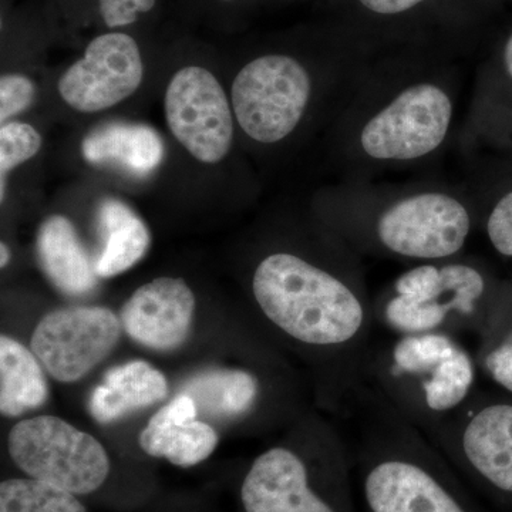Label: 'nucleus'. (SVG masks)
Listing matches in <instances>:
<instances>
[{
  "mask_svg": "<svg viewBox=\"0 0 512 512\" xmlns=\"http://www.w3.org/2000/svg\"><path fill=\"white\" fill-rule=\"evenodd\" d=\"M454 103L440 84L404 87L363 123L359 147L367 158L406 163L439 150L450 131Z\"/></svg>",
  "mask_w": 512,
  "mask_h": 512,
  "instance_id": "9d476101",
  "label": "nucleus"
},
{
  "mask_svg": "<svg viewBox=\"0 0 512 512\" xmlns=\"http://www.w3.org/2000/svg\"><path fill=\"white\" fill-rule=\"evenodd\" d=\"M35 84L29 77L9 73L0 79V121L8 123L12 117L29 109L35 99Z\"/></svg>",
  "mask_w": 512,
  "mask_h": 512,
  "instance_id": "393cba45",
  "label": "nucleus"
},
{
  "mask_svg": "<svg viewBox=\"0 0 512 512\" xmlns=\"http://www.w3.org/2000/svg\"><path fill=\"white\" fill-rule=\"evenodd\" d=\"M197 414L194 399L185 393L178 394L141 431V450L177 467H194L207 460L220 437L210 424L197 421Z\"/></svg>",
  "mask_w": 512,
  "mask_h": 512,
  "instance_id": "2eb2a0df",
  "label": "nucleus"
},
{
  "mask_svg": "<svg viewBox=\"0 0 512 512\" xmlns=\"http://www.w3.org/2000/svg\"><path fill=\"white\" fill-rule=\"evenodd\" d=\"M97 228L103 248L96 259L99 278H113L137 265L151 245L146 222L126 202L106 198L97 211Z\"/></svg>",
  "mask_w": 512,
  "mask_h": 512,
  "instance_id": "6ab92c4d",
  "label": "nucleus"
},
{
  "mask_svg": "<svg viewBox=\"0 0 512 512\" xmlns=\"http://www.w3.org/2000/svg\"><path fill=\"white\" fill-rule=\"evenodd\" d=\"M9 456L25 477L83 498L107 484L111 460L89 433L55 416L19 421L10 431Z\"/></svg>",
  "mask_w": 512,
  "mask_h": 512,
  "instance_id": "6e6552de",
  "label": "nucleus"
},
{
  "mask_svg": "<svg viewBox=\"0 0 512 512\" xmlns=\"http://www.w3.org/2000/svg\"><path fill=\"white\" fill-rule=\"evenodd\" d=\"M490 278L474 262H424L403 272L373 302L375 320L394 335L480 332L493 315Z\"/></svg>",
  "mask_w": 512,
  "mask_h": 512,
  "instance_id": "39448f33",
  "label": "nucleus"
},
{
  "mask_svg": "<svg viewBox=\"0 0 512 512\" xmlns=\"http://www.w3.org/2000/svg\"><path fill=\"white\" fill-rule=\"evenodd\" d=\"M0 255H2V258H0V266L5 268V266L8 265L10 261V249L8 245L5 244V242L0 244Z\"/></svg>",
  "mask_w": 512,
  "mask_h": 512,
  "instance_id": "c756f323",
  "label": "nucleus"
},
{
  "mask_svg": "<svg viewBox=\"0 0 512 512\" xmlns=\"http://www.w3.org/2000/svg\"><path fill=\"white\" fill-rule=\"evenodd\" d=\"M183 393L197 409L217 419H244L254 413L262 397L261 379L245 369H210L191 377Z\"/></svg>",
  "mask_w": 512,
  "mask_h": 512,
  "instance_id": "aec40b11",
  "label": "nucleus"
},
{
  "mask_svg": "<svg viewBox=\"0 0 512 512\" xmlns=\"http://www.w3.org/2000/svg\"><path fill=\"white\" fill-rule=\"evenodd\" d=\"M313 92L308 69L284 53L255 57L232 83V109L239 127L259 144L281 143L298 128Z\"/></svg>",
  "mask_w": 512,
  "mask_h": 512,
  "instance_id": "1a4fd4ad",
  "label": "nucleus"
},
{
  "mask_svg": "<svg viewBox=\"0 0 512 512\" xmlns=\"http://www.w3.org/2000/svg\"><path fill=\"white\" fill-rule=\"evenodd\" d=\"M252 295L266 322L319 360L325 404L350 416L372 355L373 301L345 241L328 261L292 251L264 256Z\"/></svg>",
  "mask_w": 512,
  "mask_h": 512,
  "instance_id": "f257e3e1",
  "label": "nucleus"
},
{
  "mask_svg": "<svg viewBox=\"0 0 512 512\" xmlns=\"http://www.w3.org/2000/svg\"><path fill=\"white\" fill-rule=\"evenodd\" d=\"M82 154L87 163L113 165L146 177L163 163V138L144 124L107 123L84 137Z\"/></svg>",
  "mask_w": 512,
  "mask_h": 512,
  "instance_id": "f3484780",
  "label": "nucleus"
},
{
  "mask_svg": "<svg viewBox=\"0 0 512 512\" xmlns=\"http://www.w3.org/2000/svg\"><path fill=\"white\" fill-rule=\"evenodd\" d=\"M503 67L505 77H507L508 82L512 83V33L504 46Z\"/></svg>",
  "mask_w": 512,
  "mask_h": 512,
  "instance_id": "c85d7f7f",
  "label": "nucleus"
},
{
  "mask_svg": "<svg viewBox=\"0 0 512 512\" xmlns=\"http://www.w3.org/2000/svg\"><path fill=\"white\" fill-rule=\"evenodd\" d=\"M49 399L45 373L30 352L18 340L0 338V413L19 417L39 409Z\"/></svg>",
  "mask_w": 512,
  "mask_h": 512,
  "instance_id": "412c9836",
  "label": "nucleus"
},
{
  "mask_svg": "<svg viewBox=\"0 0 512 512\" xmlns=\"http://www.w3.org/2000/svg\"><path fill=\"white\" fill-rule=\"evenodd\" d=\"M167 393V379L160 370L133 360L107 370L104 382L90 394L89 410L94 420L109 424L161 402Z\"/></svg>",
  "mask_w": 512,
  "mask_h": 512,
  "instance_id": "a211bd4d",
  "label": "nucleus"
},
{
  "mask_svg": "<svg viewBox=\"0 0 512 512\" xmlns=\"http://www.w3.org/2000/svg\"><path fill=\"white\" fill-rule=\"evenodd\" d=\"M157 0H97V9L104 25L120 30L134 25L141 16L154 10Z\"/></svg>",
  "mask_w": 512,
  "mask_h": 512,
  "instance_id": "bb28decb",
  "label": "nucleus"
},
{
  "mask_svg": "<svg viewBox=\"0 0 512 512\" xmlns=\"http://www.w3.org/2000/svg\"><path fill=\"white\" fill-rule=\"evenodd\" d=\"M349 447L325 423L309 436L268 448L239 487L242 512H360Z\"/></svg>",
  "mask_w": 512,
  "mask_h": 512,
  "instance_id": "7ed1b4c3",
  "label": "nucleus"
},
{
  "mask_svg": "<svg viewBox=\"0 0 512 512\" xmlns=\"http://www.w3.org/2000/svg\"><path fill=\"white\" fill-rule=\"evenodd\" d=\"M349 417L359 421L352 454L362 512H485L439 448L365 384Z\"/></svg>",
  "mask_w": 512,
  "mask_h": 512,
  "instance_id": "f03ea898",
  "label": "nucleus"
},
{
  "mask_svg": "<svg viewBox=\"0 0 512 512\" xmlns=\"http://www.w3.org/2000/svg\"><path fill=\"white\" fill-rule=\"evenodd\" d=\"M36 249L40 268L64 295L83 296L96 289V261L66 217L52 215L40 225Z\"/></svg>",
  "mask_w": 512,
  "mask_h": 512,
  "instance_id": "dca6fc26",
  "label": "nucleus"
},
{
  "mask_svg": "<svg viewBox=\"0 0 512 512\" xmlns=\"http://www.w3.org/2000/svg\"><path fill=\"white\" fill-rule=\"evenodd\" d=\"M480 333L478 365L494 383L512 393V323L503 325L491 315Z\"/></svg>",
  "mask_w": 512,
  "mask_h": 512,
  "instance_id": "5701e85b",
  "label": "nucleus"
},
{
  "mask_svg": "<svg viewBox=\"0 0 512 512\" xmlns=\"http://www.w3.org/2000/svg\"><path fill=\"white\" fill-rule=\"evenodd\" d=\"M121 320L104 306H73L47 313L33 332L32 352L62 383L83 379L119 343Z\"/></svg>",
  "mask_w": 512,
  "mask_h": 512,
  "instance_id": "f8f14e48",
  "label": "nucleus"
},
{
  "mask_svg": "<svg viewBox=\"0 0 512 512\" xmlns=\"http://www.w3.org/2000/svg\"><path fill=\"white\" fill-rule=\"evenodd\" d=\"M485 231L495 251L512 258V190L495 201L485 222Z\"/></svg>",
  "mask_w": 512,
  "mask_h": 512,
  "instance_id": "a878e982",
  "label": "nucleus"
},
{
  "mask_svg": "<svg viewBox=\"0 0 512 512\" xmlns=\"http://www.w3.org/2000/svg\"><path fill=\"white\" fill-rule=\"evenodd\" d=\"M338 227L353 251L424 264L460 255L473 231V214L454 195L424 191L403 195L375 211H348Z\"/></svg>",
  "mask_w": 512,
  "mask_h": 512,
  "instance_id": "423d86ee",
  "label": "nucleus"
},
{
  "mask_svg": "<svg viewBox=\"0 0 512 512\" xmlns=\"http://www.w3.org/2000/svg\"><path fill=\"white\" fill-rule=\"evenodd\" d=\"M195 295L184 279L158 278L140 286L120 312L131 339L158 352L180 348L190 333Z\"/></svg>",
  "mask_w": 512,
  "mask_h": 512,
  "instance_id": "4468645a",
  "label": "nucleus"
},
{
  "mask_svg": "<svg viewBox=\"0 0 512 512\" xmlns=\"http://www.w3.org/2000/svg\"><path fill=\"white\" fill-rule=\"evenodd\" d=\"M0 512H87V508L69 491L23 476L0 484Z\"/></svg>",
  "mask_w": 512,
  "mask_h": 512,
  "instance_id": "4be33fe9",
  "label": "nucleus"
},
{
  "mask_svg": "<svg viewBox=\"0 0 512 512\" xmlns=\"http://www.w3.org/2000/svg\"><path fill=\"white\" fill-rule=\"evenodd\" d=\"M424 434L468 487L512 512V403L474 393Z\"/></svg>",
  "mask_w": 512,
  "mask_h": 512,
  "instance_id": "0eeeda50",
  "label": "nucleus"
},
{
  "mask_svg": "<svg viewBox=\"0 0 512 512\" xmlns=\"http://www.w3.org/2000/svg\"><path fill=\"white\" fill-rule=\"evenodd\" d=\"M222 5H231V3L237 2V0H218Z\"/></svg>",
  "mask_w": 512,
  "mask_h": 512,
  "instance_id": "7c9ffc66",
  "label": "nucleus"
},
{
  "mask_svg": "<svg viewBox=\"0 0 512 512\" xmlns=\"http://www.w3.org/2000/svg\"><path fill=\"white\" fill-rule=\"evenodd\" d=\"M144 79V62L137 40L120 30L90 40L82 59L59 80V94L80 113L111 109L137 92Z\"/></svg>",
  "mask_w": 512,
  "mask_h": 512,
  "instance_id": "ddd939ff",
  "label": "nucleus"
},
{
  "mask_svg": "<svg viewBox=\"0 0 512 512\" xmlns=\"http://www.w3.org/2000/svg\"><path fill=\"white\" fill-rule=\"evenodd\" d=\"M359 2L377 15H399L416 8L426 0H359Z\"/></svg>",
  "mask_w": 512,
  "mask_h": 512,
  "instance_id": "cd10ccee",
  "label": "nucleus"
},
{
  "mask_svg": "<svg viewBox=\"0 0 512 512\" xmlns=\"http://www.w3.org/2000/svg\"><path fill=\"white\" fill-rule=\"evenodd\" d=\"M42 148V137L35 127L10 121L0 128V200L5 201L6 181L16 167L36 156Z\"/></svg>",
  "mask_w": 512,
  "mask_h": 512,
  "instance_id": "b1692460",
  "label": "nucleus"
},
{
  "mask_svg": "<svg viewBox=\"0 0 512 512\" xmlns=\"http://www.w3.org/2000/svg\"><path fill=\"white\" fill-rule=\"evenodd\" d=\"M164 110L171 133L195 160L218 164L228 156L234 116L210 70L195 64L178 70L165 90Z\"/></svg>",
  "mask_w": 512,
  "mask_h": 512,
  "instance_id": "9b49d317",
  "label": "nucleus"
},
{
  "mask_svg": "<svg viewBox=\"0 0 512 512\" xmlns=\"http://www.w3.org/2000/svg\"><path fill=\"white\" fill-rule=\"evenodd\" d=\"M476 367L453 333L402 335L372 352L366 383L426 433L473 396Z\"/></svg>",
  "mask_w": 512,
  "mask_h": 512,
  "instance_id": "20e7f679",
  "label": "nucleus"
}]
</instances>
